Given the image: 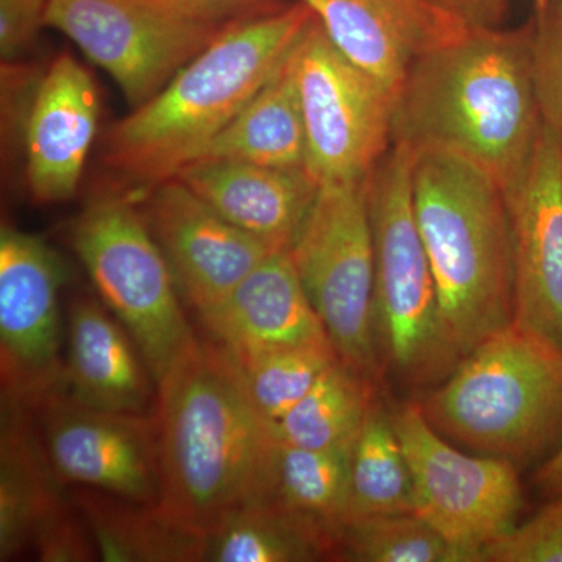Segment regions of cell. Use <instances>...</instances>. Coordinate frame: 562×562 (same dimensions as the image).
Here are the masks:
<instances>
[{
	"label": "cell",
	"mask_w": 562,
	"mask_h": 562,
	"mask_svg": "<svg viewBox=\"0 0 562 562\" xmlns=\"http://www.w3.org/2000/svg\"><path fill=\"white\" fill-rule=\"evenodd\" d=\"M541 132L530 24L469 29L414 63L395 99L392 144L458 155L506 191L522 179Z\"/></svg>",
	"instance_id": "1"
},
{
	"label": "cell",
	"mask_w": 562,
	"mask_h": 562,
	"mask_svg": "<svg viewBox=\"0 0 562 562\" xmlns=\"http://www.w3.org/2000/svg\"><path fill=\"white\" fill-rule=\"evenodd\" d=\"M151 416L160 506L173 519L206 535L233 509L265 497L277 438L220 344L198 339L157 384Z\"/></svg>",
	"instance_id": "2"
},
{
	"label": "cell",
	"mask_w": 562,
	"mask_h": 562,
	"mask_svg": "<svg viewBox=\"0 0 562 562\" xmlns=\"http://www.w3.org/2000/svg\"><path fill=\"white\" fill-rule=\"evenodd\" d=\"M313 16L291 0L233 21L150 101L111 125L106 168L138 194L176 177L271 79Z\"/></svg>",
	"instance_id": "3"
},
{
	"label": "cell",
	"mask_w": 562,
	"mask_h": 562,
	"mask_svg": "<svg viewBox=\"0 0 562 562\" xmlns=\"http://www.w3.org/2000/svg\"><path fill=\"white\" fill-rule=\"evenodd\" d=\"M413 194L443 330L462 360L513 324V243L505 192L473 162L424 150L414 154Z\"/></svg>",
	"instance_id": "4"
},
{
	"label": "cell",
	"mask_w": 562,
	"mask_h": 562,
	"mask_svg": "<svg viewBox=\"0 0 562 562\" xmlns=\"http://www.w3.org/2000/svg\"><path fill=\"white\" fill-rule=\"evenodd\" d=\"M449 441L513 464L562 446V349L509 324L416 402Z\"/></svg>",
	"instance_id": "5"
},
{
	"label": "cell",
	"mask_w": 562,
	"mask_h": 562,
	"mask_svg": "<svg viewBox=\"0 0 562 562\" xmlns=\"http://www.w3.org/2000/svg\"><path fill=\"white\" fill-rule=\"evenodd\" d=\"M412 149L392 144L366 179L383 360L412 387L436 386L460 364L443 330L438 291L413 194Z\"/></svg>",
	"instance_id": "6"
},
{
	"label": "cell",
	"mask_w": 562,
	"mask_h": 562,
	"mask_svg": "<svg viewBox=\"0 0 562 562\" xmlns=\"http://www.w3.org/2000/svg\"><path fill=\"white\" fill-rule=\"evenodd\" d=\"M132 191L103 192L70 227V243L99 299L131 333L160 383L198 342L179 286Z\"/></svg>",
	"instance_id": "7"
},
{
	"label": "cell",
	"mask_w": 562,
	"mask_h": 562,
	"mask_svg": "<svg viewBox=\"0 0 562 562\" xmlns=\"http://www.w3.org/2000/svg\"><path fill=\"white\" fill-rule=\"evenodd\" d=\"M366 179L322 183L288 251L339 360L379 383L383 355Z\"/></svg>",
	"instance_id": "8"
},
{
	"label": "cell",
	"mask_w": 562,
	"mask_h": 562,
	"mask_svg": "<svg viewBox=\"0 0 562 562\" xmlns=\"http://www.w3.org/2000/svg\"><path fill=\"white\" fill-rule=\"evenodd\" d=\"M239 18L190 0H50L46 27L105 70L136 109Z\"/></svg>",
	"instance_id": "9"
},
{
	"label": "cell",
	"mask_w": 562,
	"mask_h": 562,
	"mask_svg": "<svg viewBox=\"0 0 562 562\" xmlns=\"http://www.w3.org/2000/svg\"><path fill=\"white\" fill-rule=\"evenodd\" d=\"M306 133V169L317 183L364 180L392 146L395 94L358 68L316 16L292 50Z\"/></svg>",
	"instance_id": "10"
},
{
	"label": "cell",
	"mask_w": 562,
	"mask_h": 562,
	"mask_svg": "<svg viewBox=\"0 0 562 562\" xmlns=\"http://www.w3.org/2000/svg\"><path fill=\"white\" fill-rule=\"evenodd\" d=\"M413 476L414 514L427 520L469 562L519 524L524 491L517 465L462 453L425 419L416 402L391 413Z\"/></svg>",
	"instance_id": "11"
},
{
	"label": "cell",
	"mask_w": 562,
	"mask_h": 562,
	"mask_svg": "<svg viewBox=\"0 0 562 562\" xmlns=\"http://www.w3.org/2000/svg\"><path fill=\"white\" fill-rule=\"evenodd\" d=\"M65 280V265L46 239L2 225V401L33 414L63 395L60 290Z\"/></svg>",
	"instance_id": "12"
},
{
	"label": "cell",
	"mask_w": 562,
	"mask_h": 562,
	"mask_svg": "<svg viewBox=\"0 0 562 562\" xmlns=\"http://www.w3.org/2000/svg\"><path fill=\"white\" fill-rule=\"evenodd\" d=\"M44 452L63 484L160 505L154 416L102 412L54 398L35 413Z\"/></svg>",
	"instance_id": "13"
},
{
	"label": "cell",
	"mask_w": 562,
	"mask_h": 562,
	"mask_svg": "<svg viewBox=\"0 0 562 562\" xmlns=\"http://www.w3.org/2000/svg\"><path fill=\"white\" fill-rule=\"evenodd\" d=\"M139 203L180 294L199 317L213 312L276 251L221 216L177 177L140 194Z\"/></svg>",
	"instance_id": "14"
},
{
	"label": "cell",
	"mask_w": 562,
	"mask_h": 562,
	"mask_svg": "<svg viewBox=\"0 0 562 562\" xmlns=\"http://www.w3.org/2000/svg\"><path fill=\"white\" fill-rule=\"evenodd\" d=\"M505 192L517 327L562 349V147L542 125L522 179Z\"/></svg>",
	"instance_id": "15"
},
{
	"label": "cell",
	"mask_w": 562,
	"mask_h": 562,
	"mask_svg": "<svg viewBox=\"0 0 562 562\" xmlns=\"http://www.w3.org/2000/svg\"><path fill=\"white\" fill-rule=\"evenodd\" d=\"M331 43L397 99L414 63L469 31L430 0H295Z\"/></svg>",
	"instance_id": "16"
},
{
	"label": "cell",
	"mask_w": 562,
	"mask_h": 562,
	"mask_svg": "<svg viewBox=\"0 0 562 562\" xmlns=\"http://www.w3.org/2000/svg\"><path fill=\"white\" fill-rule=\"evenodd\" d=\"M99 125L98 88L72 55L47 66L24 125L25 183L49 205L77 194Z\"/></svg>",
	"instance_id": "17"
},
{
	"label": "cell",
	"mask_w": 562,
	"mask_h": 562,
	"mask_svg": "<svg viewBox=\"0 0 562 562\" xmlns=\"http://www.w3.org/2000/svg\"><path fill=\"white\" fill-rule=\"evenodd\" d=\"M63 395L102 412L149 414L157 383L139 347L101 299L70 302Z\"/></svg>",
	"instance_id": "18"
},
{
	"label": "cell",
	"mask_w": 562,
	"mask_h": 562,
	"mask_svg": "<svg viewBox=\"0 0 562 562\" xmlns=\"http://www.w3.org/2000/svg\"><path fill=\"white\" fill-rule=\"evenodd\" d=\"M176 177L225 220L276 251L290 249L321 187L308 169L235 160L192 161Z\"/></svg>",
	"instance_id": "19"
},
{
	"label": "cell",
	"mask_w": 562,
	"mask_h": 562,
	"mask_svg": "<svg viewBox=\"0 0 562 562\" xmlns=\"http://www.w3.org/2000/svg\"><path fill=\"white\" fill-rule=\"evenodd\" d=\"M201 321L232 353L331 342L288 250L268 255Z\"/></svg>",
	"instance_id": "20"
},
{
	"label": "cell",
	"mask_w": 562,
	"mask_h": 562,
	"mask_svg": "<svg viewBox=\"0 0 562 562\" xmlns=\"http://www.w3.org/2000/svg\"><path fill=\"white\" fill-rule=\"evenodd\" d=\"M55 475L35 414L2 401L0 432V561L32 549L36 536L68 501Z\"/></svg>",
	"instance_id": "21"
},
{
	"label": "cell",
	"mask_w": 562,
	"mask_h": 562,
	"mask_svg": "<svg viewBox=\"0 0 562 562\" xmlns=\"http://www.w3.org/2000/svg\"><path fill=\"white\" fill-rule=\"evenodd\" d=\"M339 528L272 501H251L205 535L209 562L339 560Z\"/></svg>",
	"instance_id": "22"
},
{
	"label": "cell",
	"mask_w": 562,
	"mask_h": 562,
	"mask_svg": "<svg viewBox=\"0 0 562 562\" xmlns=\"http://www.w3.org/2000/svg\"><path fill=\"white\" fill-rule=\"evenodd\" d=\"M306 155L305 122L291 52L271 79L198 160H235L281 169H306Z\"/></svg>",
	"instance_id": "23"
},
{
	"label": "cell",
	"mask_w": 562,
	"mask_h": 562,
	"mask_svg": "<svg viewBox=\"0 0 562 562\" xmlns=\"http://www.w3.org/2000/svg\"><path fill=\"white\" fill-rule=\"evenodd\" d=\"M72 502L87 520L109 562H199L205 558V535L169 516L160 505H146L77 490Z\"/></svg>",
	"instance_id": "24"
},
{
	"label": "cell",
	"mask_w": 562,
	"mask_h": 562,
	"mask_svg": "<svg viewBox=\"0 0 562 562\" xmlns=\"http://www.w3.org/2000/svg\"><path fill=\"white\" fill-rule=\"evenodd\" d=\"M375 384L336 361L294 408L272 424L277 441L305 449L351 446L375 405Z\"/></svg>",
	"instance_id": "25"
},
{
	"label": "cell",
	"mask_w": 562,
	"mask_h": 562,
	"mask_svg": "<svg viewBox=\"0 0 562 562\" xmlns=\"http://www.w3.org/2000/svg\"><path fill=\"white\" fill-rule=\"evenodd\" d=\"M414 513L412 471L391 413L375 402L350 452L346 519Z\"/></svg>",
	"instance_id": "26"
},
{
	"label": "cell",
	"mask_w": 562,
	"mask_h": 562,
	"mask_svg": "<svg viewBox=\"0 0 562 562\" xmlns=\"http://www.w3.org/2000/svg\"><path fill=\"white\" fill-rule=\"evenodd\" d=\"M351 446L305 449L277 441L262 498L341 527L349 497Z\"/></svg>",
	"instance_id": "27"
},
{
	"label": "cell",
	"mask_w": 562,
	"mask_h": 562,
	"mask_svg": "<svg viewBox=\"0 0 562 562\" xmlns=\"http://www.w3.org/2000/svg\"><path fill=\"white\" fill-rule=\"evenodd\" d=\"M224 351L251 405L271 425L294 408L339 360L331 342L239 353Z\"/></svg>",
	"instance_id": "28"
},
{
	"label": "cell",
	"mask_w": 562,
	"mask_h": 562,
	"mask_svg": "<svg viewBox=\"0 0 562 562\" xmlns=\"http://www.w3.org/2000/svg\"><path fill=\"white\" fill-rule=\"evenodd\" d=\"M341 560L358 562H469L414 513L350 520L339 527Z\"/></svg>",
	"instance_id": "29"
},
{
	"label": "cell",
	"mask_w": 562,
	"mask_h": 562,
	"mask_svg": "<svg viewBox=\"0 0 562 562\" xmlns=\"http://www.w3.org/2000/svg\"><path fill=\"white\" fill-rule=\"evenodd\" d=\"M530 60L542 125L562 147V0L536 7L530 22Z\"/></svg>",
	"instance_id": "30"
},
{
	"label": "cell",
	"mask_w": 562,
	"mask_h": 562,
	"mask_svg": "<svg viewBox=\"0 0 562 562\" xmlns=\"http://www.w3.org/2000/svg\"><path fill=\"white\" fill-rule=\"evenodd\" d=\"M484 562H562V497L484 550Z\"/></svg>",
	"instance_id": "31"
},
{
	"label": "cell",
	"mask_w": 562,
	"mask_h": 562,
	"mask_svg": "<svg viewBox=\"0 0 562 562\" xmlns=\"http://www.w3.org/2000/svg\"><path fill=\"white\" fill-rule=\"evenodd\" d=\"M36 557L44 562H87L99 560L90 527L76 503L55 514L33 542Z\"/></svg>",
	"instance_id": "32"
},
{
	"label": "cell",
	"mask_w": 562,
	"mask_h": 562,
	"mask_svg": "<svg viewBox=\"0 0 562 562\" xmlns=\"http://www.w3.org/2000/svg\"><path fill=\"white\" fill-rule=\"evenodd\" d=\"M50 0H0V58L20 60L46 27Z\"/></svg>",
	"instance_id": "33"
},
{
	"label": "cell",
	"mask_w": 562,
	"mask_h": 562,
	"mask_svg": "<svg viewBox=\"0 0 562 562\" xmlns=\"http://www.w3.org/2000/svg\"><path fill=\"white\" fill-rule=\"evenodd\" d=\"M468 29H501L509 0H430Z\"/></svg>",
	"instance_id": "34"
},
{
	"label": "cell",
	"mask_w": 562,
	"mask_h": 562,
	"mask_svg": "<svg viewBox=\"0 0 562 562\" xmlns=\"http://www.w3.org/2000/svg\"><path fill=\"white\" fill-rule=\"evenodd\" d=\"M535 484L547 501L562 497V446L539 465Z\"/></svg>",
	"instance_id": "35"
},
{
	"label": "cell",
	"mask_w": 562,
	"mask_h": 562,
	"mask_svg": "<svg viewBox=\"0 0 562 562\" xmlns=\"http://www.w3.org/2000/svg\"><path fill=\"white\" fill-rule=\"evenodd\" d=\"M190 2L227 11V13L235 14V16H246V14L255 13V11L277 5V3H281V0H190Z\"/></svg>",
	"instance_id": "36"
},
{
	"label": "cell",
	"mask_w": 562,
	"mask_h": 562,
	"mask_svg": "<svg viewBox=\"0 0 562 562\" xmlns=\"http://www.w3.org/2000/svg\"><path fill=\"white\" fill-rule=\"evenodd\" d=\"M549 2V0H535V5L536 7H542L543 3H547Z\"/></svg>",
	"instance_id": "37"
}]
</instances>
